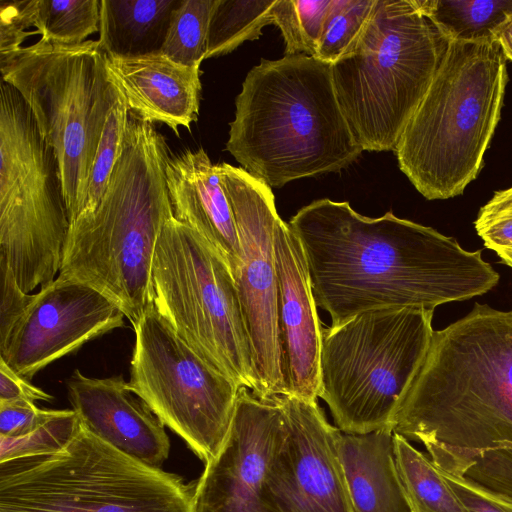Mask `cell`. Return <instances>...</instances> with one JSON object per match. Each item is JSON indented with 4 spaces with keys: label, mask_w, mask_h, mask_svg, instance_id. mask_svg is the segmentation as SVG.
Returning a JSON list of instances; mask_svg holds the SVG:
<instances>
[{
    "label": "cell",
    "mask_w": 512,
    "mask_h": 512,
    "mask_svg": "<svg viewBox=\"0 0 512 512\" xmlns=\"http://www.w3.org/2000/svg\"><path fill=\"white\" fill-rule=\"evenodd\" d=\"M299 239L316 306L331 325L385 308L434 310L492 290L498 272L432 227L392 212L363 216L349 202L319 199L288 222Z\"/></svg>",
    "instance_id": "6da1fadb"
},
{
    "label": "cell",
    "mask_w": 512,
    "mask_h": 512,
    "mask_svg": "<svg viewBox=\"0 0 512 512\" xmlns=\"http://www.w3.org/2000/svg\"><path fill=\"white\" fill-rule=\"evenodd\" d=\"M390 429L453 475L485 451L512 448V311L475 303L434 331Z\"/></svg>",
    "instance_id": "7a4b0ae2"
},
{
    "label": "cell",
    "mask_w": 512,
    "mask_h": 512,
    "mask_svg": "<svg viewBox=\"0 0 512 512\" xmlns=\"http://www.w3.org/2000/svg\"><path fill=\"white\" fill-rule=\"evenodd\" d=\"M171 155L154 124L130 112L120 156L96 208L70 224L59 275L111 299L134 327L154 302L153 263L172 218L165 167Z\"/></svg>",
    "instance_id": "3957f363"
},
{
    "label": "cell",
    "mask_w": 512,
    "mask_h": 512,
    "mask_svg": "<svg viewBox=\"0 0 512 512\" xmlns=\"http://www.w3.org/2000/svg\"><path fill=\"white\" fill-rule=\"evenodd\" d=\"M235 106L226 149L269 187L338 172L364 151L340 109L331 64L314 56L262 59Z\"/></svg>",
    "instance_id": "277c9868"
},
{
    "label": "cell",
    "mask_w": 512,
    "mask_h": 512,
    "mask_svg": "<svg viewBox=\"0 0 512 512\" xmlns=\"http://www.w3.org/2000/svg\"><path fill=\"white\" fill-rule=\"evenodd\" d=\"M506 61L495 40L450 42L394 151L426 199L461 195L480 172L501 116Z\"/></svg>",
    "instance_id": "5b68a950"
},
{
    "label": "cell",
    "mask_w": 512,
    "mask_h": 512,
    "mask_svg": "<svg viewBox=\"0 0 512 512\" xmlns=\"http://www.w3.org/2000/svg\"><path fill=\"white\" fill-rule=\"evenodd\" d=\"M449 44L415 0H376L359 38L331 64L340 109L364 151H395Z\"/></svg>",
    "instance_id": "8992f818"
},
{
    "label": "cell",
    "mask_w": 512,
    "mask_h": 512,
    "mask_svg": "<svg viewBox=\"0 0 512 512\" xmlns=\"http://www.w3.org/2000/svg\"><path fill=\"white\" fill-rule=\"evenodd\" d=\"M195 488L81 422L59 451L0 463V512H194Z\"/></svg>",
    "instance_id": "52a82bcc"
},
{
    "label": "cell",
    "mask_w": 512,
    "mask_h": 512,
    "mask_svg": "<svg viewBox=\"0 0 512 512\" xmlns=\"http://www.w3.org/2000/svg\"><path fill=\"white\" fill-rule=\"evenodd\" d=\"M433 313L374 309L322 328L318 398L326 402L340 431L390 429L429 349Z\"/></svg>",
    "instance_id": "ba28073f"
},
{
    "label": "cell",
    "mask_w": 512,
    "mask_h": 512,
    "mask_svg": "<svg viewBox=\"0 0 512 512\" xmlns=\"http://www.w3.org/2000/svg\"><path fill=\"white\" fill-rule=\"evenodd\" d=\"M69 227L54 151L25 100L1 80L0 258L24 292L56 278Z\"/></svg>",
    "instance_id": "9c48e42d"
},
{
    "label": "cell",
    "mask_w": 512,
    "mask_h": 512,
    "mask_svg": "<svg viewBox=\"0 0 512 512\" xmlns=\"http://www.w3.org/2000/svg\"><path fill=\"white\" fill-rule=\"evenodd\" d=\"M154 304L177 335L240 387L256 389L234 277L221 255L172 217L157 242Z\"/></svg>",
    "instance_id": "30bf717a"
},
{
    "label": "cell",
    "mask_w": 512,
    "mask_h": 512,
    "mask_svg": "<svg viewBox=\"0 0 512 512\" xmlns=\"http://www.w3.org/2000/svg\"><path fill=\"white\" fill-rule=\"evenodd\" d=\"M131 390L204 463L221 450L239 389L174 331L154 302L133 327Z\"/></svg>",
    "instance_id": "8fae6325"
},
{
    "label": "cell",
    "mask_w": 512,
    "mask_h": 512,
    "mask_svg": "<svg viewBox=\"0 0 512 512\" xmlns=\"http://www.w3.org/2000/svg\"><path fill=\"white\" fill-rule=\"evenodd\" d=\"M105 60L99 41L91 40H38L0 56L2 81L25 100L57 158L70 224L83 207L87 130Z\"/></svg>",
    "instance_id": "7c38bea8"
},
{
    "label": "cell",
    "mask_w": 512,
    "mask_h": 512,
    "mask_svg": "<svg viewBox=\"0 0 512 512\" xmlns=\"http://www.w3.org/2000/svg\"><path fill=\"white\" fill-rule=\"evenodd\" d=\"M239 235L241 266L235 286L246 327L256 378L253 392L270 400L285 395L278 338V285L274 252L279 215L263 180L243 168L217 164Z\"/></svg>",
    "instance_id": "4fadbf2b"
},
{
    "label": "cell",
    "mask_w": 512,
    "mask_h": 512,
    "mask_svg": "<svg viewBox=\"0 0 512 512\" xmlns=\"http://www.w3.org/2000/svg\"><path fill=\"white\" fill-rule=\"evenodd\" d=\"M286 430L268 480L271 512H352L340 431L317 401L277 396Z\"/></svg>",
    "instance_id": "5bb4252c"
},
{
    "label": "cell",
    "mask_w": 512,
    "mask_h": 512,
    "mask_svg": "<svg viewBox=\"0 0 512 512\" xmlns=\"http://www.w3.org/2000/svg\"><path fill=\"white\" fill-rule=\"evenodd\" d=\"M124 317L122 310L97 289L58 275L32 295L0 341V358L29 380L53 361L122 327Z\"/></svg>",
    "instance_id": "9a60e30c"
},
{
    "label": "cell",
    "mask_w": 512,
    "mask_h": 512,
    "mask_svg": "<svg viewBox=\"0 0 512 512\" xmlns=\"http://www.w3.org/2000/svg\"><path fill=\"white\" fill-rule=\"evenodd\" d=\"M285 430L276 397L241 387L227 438L196 480L194 512H271L268 480Z\"/></svg>",
    "instance_id": "2e32d148"
},
{
    "label": "cell",
    "mask_w": 512,
    "mask_h": 512,
    "mask_svg": "<svg viewBox=\"0 0 512 512\" xmlns=\"http://www.w3.org/2000/svg\"><path fill=\"white\" fill-rule=\"evenodd\" d=\"M278 338L285 395L317 401L322 327L302 245L280 217L274 235Z\"/></svg>",
    "instance_id": "e0dca14e"
},
{
    "label": "cell",
    "mask_w": 512,
    "mask_h": 512,
    "mask_svg": "<svg viewBox=\"0 0 512 512\" xmlns=\"http://www.w3.org/2000/svg\"><path fill=\"white\" fill-rule=\"evenodd\" d=\"M80 422L117 450L162 468L170 454L165 426L123 376L92 378L75 370L66 382Z\"/></svg>",
    "instance_id": "ac0fdd59"
},
{
    "label": "cell",
    "mask_w": 512,
    "mask_h": 512,
    "mask_svg": "<svg viewBox=\"0 0 512 512\" xmlns=\"http://www.w3.org/2000/svg\"><path fill=\"white\" fill-rule=\"evenodd\" d=\"M109 79L122 93L131 112L145 122L164 123L179 135L199 115L200 66L178 64L161 53L136 57L107 56Z\"/></svg>",
    "instance_id": "d6986e66"
},
{
    "label": "cell",
    "mask_w": 512,
    "mask_h": 512,
    "mask_svg": "<svg viewBox=\"0 0 512 512\" xmlns=\"http://www.w3.org/2000/svg\"><path fill=\"white\" fill-rule=\"evenodd\" d=\"M165 174L174 218L209 242L235 277L241 247L218 165L202 148L189 149L169 156Z\"/></svg>",
    "instance_id": "ffe728a7"
},
{
    "label": "cell",
    "mask_w": 512,
    "mask_h": 512,
    "mask_svg": "<svg viewBox=\"0 0 512 512\" xmlns=\"http://www.w3.org/2000/svg\"><path fill=\"white\" fill-rule=\"evenodd\" d=\"M339 448L352 512H410L396 469L391 429L342 432Z\"/></svg>",
    "instance_id": "44dd1931"
},
{
    "label": "cell",
    "mask_w": 512,
    "mask_h": 512,
    "mask_svg": "<svg viewBox=\"0 0 512 512\" xmlns=\"http://www.w3.org/2000/svg\"><path fill=\"white\" fill-rule=\"evenodd\" d=\"M130 112L122 93L109 79L104 67L88 124L85 194L78 217L96 208L108 185L123 147Z\"/></svg>",
    "instance_id": "7402d4cb"
},
{
    "label": "cell",
    "mask_w": 512,
    "mask_h": 512,
    "mask_svg": "<svg viewBox=\"0 0 512 512\" xmlns=\"http://www.w3.org/2000/svg\"><path fill=\"white\" fill-rule=\"evenodd\" d=\"M182 0H101L99 43L107 56L160 53Z\"/></svg>",
    "instance_id": "603a6c76"
},
{
    "label": "cell",
    "mask_w": 512,
    "mask_h": 512,
    "mask_svg": "<svg viewBox=\"0 0 512 512\" xmlns=\"http://www.w3.org/2000/svg\"><path fill=\"white\" fill-rule=\"evenodd\" d=\"M394 457L410 512H467L432 460L393 433Z\"/></svg>",
    "instance_id": "cb8c5ba5"
},
{
    "label": "cell",
    "mask_w": 512,
    "mask_h": 512,
    "mask_svg": "<svg viewBox=\"0 0 512 512\" xmlns=\"http://www.w3.org/2000/svg\"><path fill=\"white\" fill-rule=\"evenodd\" d=\"M415 1L450 42L494 40L512 15V0Z\"/></svg>",
    "instance_id": "d4e9b609"
},
{
    "label": "cell",
    "mask_w": 512,
    "mask_h": 512,
    "mask_svg": "<svg viewBox=\"0 0 512 512\" xmlns=\"http://www.w3.org/2000/svg\"><path fill=\"white\" fill-rule=\"evenodd\" d=\"M277 0H216L208 30L206 58L222 56L258 39L275 24Z\"/></svg>",
    "instance_id": "484cf974"
},
{
    "label": "cell",
    "mask_w": 512,
    "mask_h": 512,
    "mask_svg": "<svg viewBox=\"0 0 512 512\" xmlns=\"http://www.w3.org/2000/svg\"><path fill=\"white\" fill-rule=\"evenodd\" d=\"M101 0H36L35 31L40 41L79 45L99 32Z\"/></svg>",
    "instance_id": "4316f807"
},
{
    "label": "cell",
    "mask_w": 512,
    "mask_h": 512,
    "mask_svg": "<svg viewBox=\"0 0 512 512\" xmlns=\"http://www.w3.org/2000/svg\"><path fill=\"white\" fill-rule=\"evenodd\" d=\"M216 0H182L174 9L161 54L189 67L206 59L209 22Z\"/></svg>",
    "instance_id": "83f0119b"
},
{
    "label": "cell",
    "mask_w": 512,
    "mask_h": 512,
    "mask_svg": "<svg viewBox=\"0 0 512 512\" xmlns=\"http://www.w3.org/2000/svg\"><path fill=\"white\" fill-rule=\"evenodd\" d=\"M376 0H331L314 57L332 64L359 38Z\"/></svg>",
    "instance_id": "f1b7e54d"
},
{
    "label": "cell",
    "mask_w": 512,
    "mask_h": 512,
    "mask_svg": "<svg viewBox=\"0 0 512 512\" xmlns=\"http://www.w3.org/2000/svg\"><path fill=\"white\" fill-rule=\"evenodd\" d=\"M79 424L76 412L65 409L26 435L0 436V463L59 451L76 433Z\"/></svg>",
    "instance_id": "f546056e"
},
{
    "label": "cell",
    "mask_w": 512,
    "mask_h": 512,
    "mask_svg": "<svg viewBox=\"0 0 512 512\" xmlns=\"http://www.w3.org/2000/svg\"><path fill=\"white\" fill-rule=\"evenodd\" d=\"M474 227L484 246L512 268V186L496 191L480 208Z\"/></svg>",
    "instance_id": "4dcf8cb0"
},
{
    "label": "cell",
    "mask_w": 512,
    "mask_h": 512,
    "mask_svg": "<svg viewBox=\"0 0 512 512\" xmlns=\"http://www.w3.org/2000/svg\"><path fill=\"white\" fill-rule=\"evenodd\" d=\"M458 476L512 499V448L492 449L479 454Z\"/></svg>",
    "instance_id": "1f68e13d"
},
{
    "label": "cell",
    "mask_w": 512,
    "mask_h": 512,
    "mask_svg": "<svg viewBox=\"0 0 512 512\" xmlns=\"http://www.w3.org/2000/svg\"><path fill=\"white\" fill-rule=\"evenodd\" d=\"M36 0L0 1V56L22 47L25 39L36 34L29 29L35 27Z\"/></svg>",
    "instance_id": "d6a6232c"
},
{
    "label": "cell",
    "mask_w": 512,
    "mask_h": 512,
    "mask_svg": "<svg viewBox=\"0 0 512 512\" xmlns=\"http://www.w3.org/2000/svg\"><path fill=\"white\" fill-rule=\"evenodd\" d=\"M60 410L42 409L31 401L0 402V436L26 435L56 415Z\"/></svg>",
    "instance_id": "836d02e7"
},
{
    "label": "cell",
    "mask_w": 512,
    "mask_h": 512,
    "mask_svg": "<svg viewBox=\"0 0 512 512\" xmlns=\"http://www.w3.org/2000/svg\"><path fill=\"white\" fill-rule=\"evenodd\" d=\"M440 472L467 512H512V499L485 489L465 477Z\"/></svg>",
    "instance_id": "e575fe53"
},
{
    "label": "cell",
    "mask_w": 512,
    "mask_h": 512,
    "mask_svg": "<svg viewBox=\"0 0 512 512\" xmlns=\"http://www.w3.org/2000/svg\"><path fill=\"white\" fill-rule=\"evenodd\" d=\"M1 304H0V341L10 332L19 319L32 295L24 292L16 281L9 265L0 258Z\"/></svg>",
    "instance_id": "d590c367"
},
{
    "label": "cell",
    "mask_w": 512,
    "mask_h": 512,
    "mask_svg": "<svg viewBox=\"0 0 512 512\" xmlns=\"http://www.w3.org/2000/svg\"><path fill=\"white\" fill-rule=\"evenodd\" d=\"M331 0H294L298 32L305 54L315 56Z\"/></svg>",
    "instance_id": "8d00e7d4"
},
{
    "label": "cell",
    "mask_w": 512,
    "mask_h": 512,
    "mask_svg": "<svg viewBox=\"0 0 512 512\" xmlns=\"http://www.w3.org/2000/svg\"><path fill=\"white\" fill-rule=\"evenodd\" d=\"M53 396L32 385L30 380L15 373L0 358V402L51 401Z\"/></svg>",
    "instance_id": "74e56055"
},
{
    "label": "cell",
    "mask_w": 512,
    "mask_h": 512,
    "mask_svg": "<svg viewBox=\"0 0 512 512\" xmlns=\"http://www.w3.org/2000/svg\"><path fill=\"white\" fill-rule=\"evenodd\" d=\"M494 40L498 43L506 60L512 62V15L497 31Z\"/></svg>",
    "instance_id": "f35d334b"
}]
</instances>
